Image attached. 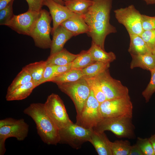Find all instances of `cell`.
<instances>
[{"label":"cell","mask_w":155,"mask_h":155,"mask_svg":"<svg viewBox=\"0 0 155 155\" xmlns=\"http://www.w3.org/2000/svg\"><path fill=\"white\" fill-rule=\"evenodd\" d=\"M88 11L81 16L89 27L87 34L92 42L105 50V38L108 34L117 32L116 28L110 23L113 0H92Z\"/></svg>","instance_id":"1"},{"label":"cell","mask_w":155,"mask_h":155,"mask_svg":"<svg viewBox=\"0 0 155 155\" xmlns=\"http://www.w3.org/2000/svg\"><path fill=\"white\" fill-rule=\"evenodd\" d=\"M23 112L34 121L37 133L43 142L55 145L59 143V129L46 113L44 103H31L24 110Z\"/></svg>","instance_id":"2"},{"label":"cell","mask_w":155,"mask_h":155,"mask_svg":"<svg viewBox=\"0 0 155 155\" xmlns=\"http://www.w3.org/2000/svg\"><path fill=\"white\" fill-rule=\"evenodd\" d=\"M29 130V125L24 119L7 118L0 120V155H4L6 152L5 143L7 139L14 137L18 140L23 141L27 137Z\"/></svg>","instance_id":"3"},{"label":"cell","mask_w":155,"mask_h":155,"mask_svg":"<svg viewBox=\"0 0 155 155\" xmlns=\"http://www.w3.org/2000/svg\"><path fill=\"white\" fill-rule=\"evenodd\" d=\"M93 129L99 131H111L119 138L131 139L135 136V127L132 118L129 117L104 118Z\"/></svg>","instance_id":"4"},{"label":"cell","mask_w":155,"mask_h":155,"mask_svg":"<svg viewBox=\"0 0 155 155\" xmlns=\"http://www.w3.org/2000/svg\"><path fill=\"white\" fill-rule=\"evenodd\" d=\"M57 85L60 90L72 100L75 107L77 116L82 111L91 91L84 78L74 82Z\"/></svg>","instance_id":"5"},{"label":"cell","mask_w":155,"mask_h":155,"mask_svg":"<svg viewBox=\"0 0 155 155\" xmlns=\"http://www.w3.org/2000/svg\"><path fill=\"white\" fill-rule=\"evenodd\" d=\"M52 20L50 13L45 9L40 11V15L31 31L30 36L33 39L36 46L43 49L51 48L52 40L50 34L52 28L51 23Z\"/></svg>","instance_id":"6"},{"label":"cell","mask_w":155,"mask_h":155,"mask_svg":"<svg viewBox=\"0 0 155 155\" xmlns=\"http://www.w3.org/2000/svg\"><path fill=\"white\" fill-rule=\"evenodd\" d=\"M44 104L46 113L59 130L73 123L67 114L63 101L57 94H50Z\"/></svg>","instance_id":"7"},{"label":"cell","mask_w":155,"mask_h":155,"mask_svg":"<svg viewBox=\"0 0 155 155\" xmlns=\"http://www.w3.org/2000/svg\"><path fill=\"white\" fill-rule=\"evenodd\" d=\"M103 119L100 111V103L91 90L82 111L76 116L75 123L86 129L93 128Z\"/></svg>","instance_id":"8"},{"label":"cell","mask_w":155,"mask_h":155,"mask_svg":"<svg viewBox=\"0 0 155 155\" xmlns=\"http://www.w3.org/2000/svg\"><path fill=\"white\" fill-rule=\"evenodd\" d=\"M102 117H126L132 118L133 105L129 95L111 100H107L100 104Z\"/></svg>","instance_id":"9"},{"label":"cell","mask_w":155,"mask_h":155,"mask_svg":"<svg viewBox=\"0 0 155 155\" xmlns=\"http://www.w3.org/2000/svg\"><path fill=\"white\" fill-rule=\"evenodd\" d=\"M93 128L87 129L73 123L59 130V143L68 144L76 149L85 142H89Z\"/></svg>","instance_id":"10"},{"label":"cell","mask_w":155,"mask_h":155,"mask_svg":"<svg viewBox=\"0 0 155 155\" xmlns=\"http://www.w3.org/2000/svg\"><path fill=\"white\" fill-rule=\"evenodd\" d=\"M118 22L125 27L129 34L140 36L144 30L142 24V15L134 6L131 5L114 11Z\"/></svg>","instance_id":"11"},{"label":"cell","mask_w":155,"mask_h":155,"mask_svg":"<svg viewBox=\"0 0 155 155\" xmlns=\"http://www.w3.org/2000/svg\"><path fill=\"white\" fill-rule=\"evenodd\" d=\"M95 77L98 80L107 100L119 98L129 95L128 88L124 86L119 80L112 78L108 69Z\"/></svg>","instance_id":"12"},{"label":"cell","mask_w":155,"mask_h":155,"mask_svg":"<svg viewBox=\"0 0 155 155\" xmlns=\"http://www.w3.org/2000/svg\"><path fill=\"white\" fill-rule=\"evenodd\" d=\"M40 15L39 12L28 10L18 15H14L5 25L19 34L30 36L31 31Z\"/></svg>","instance_id":"13"},{"label":"cell","mask_w":155,"mask_h":155,"mask_svg":"<svg viewBox=\"0 0 155 155\" xmlns=\"http://www.w3.org/2000/svg\"><path fill=\"white\" fill-rule=\"evenodd\" d=\"M44 5L48 8L52 18L53 27L51 32L66 20L77 15L65 5H61L53 0H44Z\"/></svg>","instance_id":"14"},{"label":"cell","mask_w":155,"mask_h":155,"mask_svg":"<svg viewBox=\"0 0 155 155\" xmlns=\"http://www.w3.org/2000/svg\"><path fill=\"white\" fill-rule=\"evenodd\" d=\"M53 35L50 55L58 52L64 49L66 42L73 36V34L64 27L60 25L51 32Z\"/></svg>","instance_id":"15"},{"label":"cell","mask_w":155,"mask_h":155,"mask_svg":"<svg viewBox=\"0 0 155 155\" xmlns=\"http://www.w3.org/2000/svg\"><path fill=\"white\" fill-rule=\"evenodd\" d=\"M109 141L104 132L93 129L89 142L94 146L98 155H112Z\"/></svg>","instance_id":"16"},{"label":"cell","mask_w":155,"mask_h":155,"mask_svg":"<svg viewBox=\"0 0 155 155\" xmlns=\"http://www.w3.org/2000/svg\"><path fill=\"white\" fill-rule=\"evenodd\" d=\"M60 25L71 32L74 36L83 33L87 34L89 31V26L82 16L78 15L67 19Z\"/></svg>","instance_id":"17"},{"label":"cell","mask_w":155,"mask_h":155,"mask_svg":"<svg viewBox=\"0 0 155 155\" xmlns=\"http://www.w3.org/2000/svg\"><path fill=\"white\" fill-rule=\"evenodd\" d=\"M132 60L130 68L140 67L150 71L155 68V54L149 53L144 54L131 55Z\"/></svg>","instance_id":"18"},{"label":"cell","mask_w":155,"mask_h":155,"mask_svg":"<svg viewBox=\"0 0 155 155\" xmlns=\"http://www.w3.org/2000/svg\"><path fill=\"white\" fill-rule=\"evenodd\" d=\"M35 88L32 81L17 87L10 92H7L6 100L7 101H11L24 99L29 96Z\"/></svg>","instance_id":"19"},{"label":"cell","mask_w":155,"mask_h":155,"mask_svg":"<svg viewBox=\"0 0 155 155\" xmlns=\"http://www.w3.org/2000/svg\"><path fill=\"white\" fill-rule=\"evenodd\" d=\"M78 54H72L65 49L50 55L46 60L47 64L57 65H63L72 62L77 57Z\"/></svg>","instance_id":"20"},{"label":"cell","mask_w":155,"mask_h":155,"mask_svg":"<svg viewBox=\"0 0 155 155\" xmlns=\"http://www.w3.org/2000/svg\"><path fill=\"white\" fill-rule=\"evenodd\" d=\"M130 42L128 51L131 55H139L152 52L139 35L129 34Z\"/></svg>","instance_id":"21"},{"label":"cell","mask_w":155,"mask_h":155,"mask_svg":"<svg viewBox=\"0 0 155 155\" xmlns=\"http://www.w3.org/2000/svg\"><path fill=\"white\" fill-rule=\"evenodd\" d=\"M93 60L95 61L110 63L116 59V56L112 52H107L92 41L89 50Z\"/></svg>","instance_id":"22"},{"label":"cell","mask_w":155,"mask_h":155,"mask_svg":"<svg viewBox=\"0 0 155 155\" xmlns=\"http://www.w3.org/2000/svg\"><path fill=\"white\" fill-rule=\"evenodd\" d=\"M47 64L46 61H41L29 63L24 67L30 74L36 87L40 85Z\"/></svg>","instance_id":"23"},{"label":"cell","mask_w":155,"mask_h":155,"mask_svg":"<svg viewBox=\"0 0 155 155\" xmlns=\"http://www.w3.org/2000/svg\"><path fill=\"white\" fill-rule=\"evenodd\" d=\"M65 5L76 14L82 16L88 11L93 3L92 0H72L65 2Z\"/></svg>","instance_id":"24"},{"label":"cell","mask_w":155,"mask_h":155,"mask_svg":"<svg viewBox=\"0 0 155 155\" xmlns=\"http://www.w3.org/2000/svg\"><path fill=\"white\" fill-rule=\"evenodd\" d=\"M84 77L81 69H71L59 75L52 78L49 82L57 84L77 81Z\"/></svg>","instance_id":"25"},{"label":"cell","mask_w":155,"mask_h":155,"mask_svg":"<svg viewBox=\"0 0 155 155\" xmlns=\"http://www.w3.org/2000/svg\"><path fill=\"white\" fill-rule=\"evenodd\" d=\"M110 66V63L95 61L81 70L84 77H93L108 69Z\"/></svg>","instance_id":"26"},{"label":"cell","mask_w":155,"mask_h":155,"mask_svg":"<svg viewBox=\"0 0 155 155\" xmlns=\"http://www.w3.org/2000/svg\"><path fill=\"white\" fill-rule=\"evenodd\" d=\"M95 61H94L88 50H83L78 54L72 62L71 69H82Z\"/></svg>","instance_id":"27"},{"label":"cell","mask_w":155,"mask_h":155,"mask_svg":"<svg viewBox=\"0 0 155 155\" xmlns=\"http://www.w3.org/2000/svg\"><path fill=\"white\" fill-rule=\"evenodd\" d=\"M109 145L112 155H129L131 146L127 140L109 141Z\"/></svg>","instance_id":"28"},{"label":"cell","mask_w":155,"mask_h":155,"mask_svg":"<svg viewBox=\"0 0 155 155\" xmlns=\"http://www.w3.org/2000/svg\"><path fill=\"white\" fill-rule=\"evenodd\" d=\"M32 81L30 74L24 67L8 87L7 92H10L17 87Z\"/></svg>","instance_id":"29"},{"label":"cell","mask_w":155,"mask_h":155,"mask_svg":"<svg viewBox=\"0 0 155 155\" xmlns=\"http://www.w3.org/2000/svg\"><path fill=\"white\" fill-rule=\"evenodd\" d=\"M84 78L92 91L94 96L100 104L107 100L96 77Z\"/></svg>","instance_id":"30"},{"label":"cell","mask_w":155,"mask_h":155,"mask_svg":"<svg viewBox=\"0 0 155 155\" xmlns=\"http://www.w3.org/2000/svg\"><path fill=\"white\" fill-rule=\"evenodd\" d=\"M140 36L153 53L155 50V29L144 30Z\"/></svg>","instance_id":"31"},{"label":"cell","mask_w":155,"mask_h":155,"mask_svg":"<svg viewBox=\"0 0 155 155\" xmlns=\"http://www.w3.org/2000/svg\"><path fill=\"white\" fill-rule=\"evenodd\" d=\"M14 0L11 1L5 7L0 10V24L5 25L13 16V5Z\"/></svg>","instance_id":"32"},{"label":"cell","mask_w":155,"mask_h":155,"mask_svg":"<svg viewBox=\"0 0 155 155\" xmlns=\"http://www.w3.org/2000/svg\"><path fill=\"white\" fill-rule=\"evenodd\" d=\"M136 144L142 152L144 155H155L152 145L147 138H137Z\"/></svg>","instance_id":"33"},{"label":"cell","mask_w":155,"mask_h":155,"mask_svg":"<svg viewBox=\"0 0 155 155\" xmlns=\"http://www.w3.org/2000/svg\"><path fill=\"white\" fill-rule=\"evenodd\" d=\"M150 72L151 73L150 81L142 93L146 102L149 101L152 95L155 92V68Z\"/></svg>","instance_id":"34"},{"label":"cell","mask_w":155,"mask_h":155,"mask_svg":"<svg viewBox=\"0 0 155 155\" xmlns=\"http://www.w3.org/2000/svg\"><path fill=\"white\" fill-rule=\"evenodd\" d=\"M142 24L144 30L155 29V16L142 14Z\"/></svg>","instance_id":"35"},{"label":"cell","mask_w":155,"mask_h":155,"mask_svg":"<svg viewBox=\"0 0 155 155\" xmlns=\"http://www.w3.org/2000/svg\"><path fill=\"white\" fill-rule=\"evenodd\" d=\"M56 66L55 65L47 64L40 85L43 83L49 82L51 79L54 77Z\"/></svg>","instance_id":"36"},{"label":"cell","mask_w":155,"mask_h":155,"mask_svg":"<svg viewBox=\"0 0 155 155\" xmlns=\"http://www.w3.org/2000/svg\"><path fill=\"white\" fill-rule=\"evenodd\" d=\"M44 0H26L28 6L29 10L39 12L44 5Z\"/></svg>","instance_id":"37"},{"label":"cell","mask_w":155,"mask_h":155,"mask_svg":"<svg viewBox=\"0 0 155 155\" xmlns=\"http://www.w3.org/2000/svg\"><path fill=\"white\" fill-rule=\"evenodd\" d=\"M72 64V62L63 65H56L53 77L62 74L71 69Z\"/></svg>","instance_id":"38"},{"label":"cell","mask_w":155,"mask_h":155,"mask_svg":"<svg viewBox=\"0 0 155 155\" xmlns=\"http://www.w3.org/2000/svg\"><path fill=\"white\" fill-rule=\"evenodd\" d=\"M129 155H144L139 147L136 144L131 146Z\"/></svg>","instance_id":"39"},{"label":"cell","mask_w":155,"mask_h":155,"mask_svg":"<svg viewBox=\"0 0 155 155\" xmlns=\"http://www.w3.org/2000/svg\"><path fill=\"white\" fill-rule=\"evenodd\" d=\"M13 0H0V10L5 7Z\"/></svg>","instance_id":"40"},{"label":"cell","mask_w":155,"mask_h":155,"mask_svg":"<svg viewBox=\"0 0 155 155\" xmlns=\"http://www.w3.org/2000/svg\"><path fill=\"white\" fill-rule=\"evenodd\" d=\"M148 139L152 145L155 154V134L152 135Z\"/></svg>","instance_id":"41"},{"label":"cell","mask_w":155,"mask_h":155,"mask_svg":"<svg viewBox=\"0 0 155 155\" xmlns=\"http://www.w3.org/2000/svg\"><path fill=\"white\" fill-rule=\"evenodd\" d=\"M147 4H155V0H143Z\"/></svg>","instance_id":"42"},{"label":"cell","mask_w":155,"mask_h":155,"mask_svg":"<svg viewBox=\"0 0 155 155\" xmlns=\"http://www.w3.org/2000/svg\"><path fill=\"white\" fill-rule=\"evenodd\" d=\"M55 2L60 4L61 5H65V2L63 0H53Z\"/></svg>","instance_id":"43"},{"label":"cell","mask_w":155,"mask_h":155,"mask_svg":"<svg viewBox=\"0 0 155 155\" xmlns=\"http://www.w3.org/2000/svg\"><path fill=\"white\" fill-rule=\"evenodd\" d=\"M63 0V1H64V2H66V1H71V0Z\"/></svg>","instance_id":"44"},{"label":"cell","mask_w":155,"mask_h":155,"mask_svg":"<svg viewBox=\"0 0 155 155\" xmlns=\"http://www.w3.org/2000/svg\"><path fill=\"white\" fill-rule=\"evenodd\" d=\"M153 53L155 54V50Z\"/></svg>","instance_id":"45"}]
</instances>
